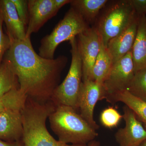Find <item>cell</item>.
Masks as SVG:
<instances>
[{
  "label": "cell",
  "instance_id": "3",
  "mask_svg": "<svg viewBox=\"0 0 146 146\" xmlns=\"http://www.w3.org/2000/svg\"><path fill=\"white\" fill-rule=\"evenodd\" d=\"M138 18L131 0H108L92 27L106 46L110 40L121 33Z\"/></svg>",
  "mask_w": 146,
  "mask_h": 146
},
{
  "label": "cell",
  "instance_id": "1",
  "mask_svg": "<svg viewBox=\"0 0 146 146\" xmlns=\"http://www.w3.org/2000/svg\"><path fill=\"white\" fill-rule=\"evenodd\" d=\"M4 60L17 77L20 91L27 96L53 93L68 62L65 56L52 59L41 57L35 51L31 38L12 42Z\"/></svg>",
  "mask_w": 146,
  "mask_h": 146
},
{
  "label": "cell",
  "instance_id": "26",
  "mask_svg": "<svg viewBox=\"0 0 146 146\" xmlns=\"http://www.w3.org/2000/svg\"><path fill=\"white\" fill-rule=\"evenodd\" d=\"M53 1L54 10L57 13L59 9L63 6L67 4L70 3L71 0H53Z\"/></svg>",
  "mask_w": 146,
  "mask_h": 146
},
{
  "label": "cell",
  "instance_id": "18",
  "mask_svg": "<svg viewBox=\"0 0 146 146\" xmlns=\"http://www.w3.org/2000/svg\"><path fill=\"white\" fill-rule=\"evenodd\" d=\"M113 64V60L107 48L101 42L99 53L92 70L91 80L103 84Z\"/></svg>",
  "mask_w": 146,
  "mask_h": 146
},
{
  "label": "cell",
  "instance_id": "6",
  "mask_svg": "<svg viewBox=\"0 0 146 146\" xmlns=\"http://www.w3.org/2000/svg\"><path fill=\"white\" fill-rule=\"evenodd\" d=\"M72 61L66 77L53 94L59 105L78 108L80 89L82 82V64L77 45L76 38L70 41Z\"/></svg>",
  "mask_w": 146,
  "mask_h": 146
},
{
  "label": "cell",
  "instance_id": "30",
  "mask_svg": "<svg viewBox=\"0 0 146 146\" xmlns=\"http://www.w3.org/2000/svg\"><path fill=\"white\" fill-rule=\"evenodd\" d=\"M17 146H21V145H20V144L18 143V144H17Z\"/></svg>",
  "mask_w": 146,
  "mask_h": 146
},
{
  "label": "cell",
  "instance_id": "29",
  "mask_svg": "<svg viewBox=\"0 0 146 146\" xmlns=\"http://www.w3.org/2000/svg\"><path fill=\"white\" fill-rule=\"evenodd\" d=\"M139 146H146V140L143 141Z\"/></svg>",
  "mask_w": 146,
  "mask_h": 146
},
{
  "label": "cell",
  "instance_id": "7",
  "mask_svg": "<svg viewBox=\"0 0 146 146\" xmlns=\"http://www.w3.org/2000/svg\"><path fill=\"white\" fill-rule=\"evenodd\" d=\"M131 51L115 62L103 85L108 97L127 90L135 74Z\"/></svg>",
  "mask_w": 146,
  "mask_h": 146
},
{
  "label": "cell",
  "instance_id": "31",
  "mask_svg": "<svg viewBox=\"0 0 146 146\" xmlns=\"http://www.w3.org/2000/svg\"></svg>",
  "mask_w": 146,
  "mask_h": 146
},
{
  "label": "cell",
  "instance_id": "17",
  "mask_svg": "<svg viewBox=\"0 0 146 146\" xmlns=\"http://www.w3.org/2000/svg\"><path fill=\"white\" fill-rule=\"evenodd\" d=\"M111 103L121 102L130 108L146 127V102L137 98L127 91L119 92L106 99Z\"/></svg>",
  "mask_w": 146,
  "mask_h": 146
},
{
  "label": "cell",
  "instance_id": "25",
  "mask_svg": "<svg viewBox=\"0 0 146 146\" xmlns=\"http://www.w3.org/2000/svg\"><path fill=\"white\" fill-rule=\"evenodd\" d=\"M137 16L146 15V0H131Z\"/></svg>",
  "mask_w": 146,
  "mask_h": 146
},
{
  "label": "cell",
  "instance_id": "24",
  "mask_svg": "<svg viewBox=\"0 0 146 146\" xmlns=\"http://www.w3.org/2000/svg\"><path fill=\"white\" fill-rule=\"evenodd\" d=\"M3 23L2 16L0 11V65L3 62V58L6 53L11 46V42L7 35L3 31Z\"/></svg>",
  "mask_w": 146,
  "mask_h": 146
},
{
  "label": "cell",
  "instance_id": "23",
  "mask_svg": "<svg viewBox=\"0 0 146 146\" xmlns=\"http://www.w3.org/2000/svg\"><path fill=\"white\" fill-rule=\"evenodd\" d=\"M19 18L27 28L29 23L28 0H11Z\"/></svg>",
  "mask_w": 146,
  "mask_h": 146
},
{
  "label": "cell",
  "instance_id": "19",
  "mask_svg": "<svg viewBox=\"0 0 146 146\" xmlns=\"http://www.w3.org/2000/svg\"><path fill=\"white\" fill-rule=\"evenodd\" d=\"M27 96L20 91L19 88L12 89L0 97V112L9 109L22 110L26 104Z\"/></svg>",
  "mask_w": 146,
  "mask_h": 146
},
{
  "label": "cell",
  "instance_id": "28",
  "mask_svg": "<svg viewBox=\"0 0 146 146\" xmlns=\"http://www.w3.org/2000/svg\"><path fill=\"white\" fill-rule=\"evenodd\" d=\"M100 143L98 141H91L86 146H100Z\"/></svg>",
  "mask_w": 146,
  "mask_h": 146
},
{
  "label": "cell",
  "instance_id": "13",
  "mask_svg": "<svg viewBox=\"0 0 146 146\" xmlns=\"http://www.w3.org/2000/svg\"><path fill=\"white\" fill-rule=\"evenodd\" d=\"M138 18L121 33L110 40L106 48L113 64L131 51L137 33Z\"/></svg>",
  "mask_w": 146,
  "mask_h": 146
},
{
  "label": "cell",
  "instance_id": "27",
  "mask_svg": "<svg viewBox=\"0 0 146 146\" xmlns=\"http://www.w3.org/2000/svg\"><path fill=\"white\" fill-rule=\"evenodd\" d=\"M18 143H10L0 140V146H17Z\"/></svg>",
  "mask_w": 146,
  "mask_h": 146
},
{
  "label": "cell",
  "instance_id": "16",
  "mask_svg": "<svg viewBox=\"0 0 146 146\" xmlns=\"http://www.w3.org/2000/svg\"><path fill=\"white\" fill-rule=\"evenodd\" d=\"M108 1V0H71L70 4L89 25L93 26Z\"/></svg>",
  "mask_w": 146,
  "mask_h": 146
},
{
  "label": "cell",
  "instance_id": "32",
  "mask_svg": "<svg viewBox=\"0 0 146 146\" xmlns=\"http://www.w3.org/2000/svg\"></svg>",
  "mask_w": 146,
  "mask_h": 146
},
{
  "label": "cell",
  "instance_id": "12",
  "mask_svg": "<svg viewBox=\"0 0 146 146\" xmlns=\"http://www.w3.org/2000/svg\"><path fill=\"white\" fill-rule=\"evenodd\" d=\"M22 110L9 109L0 112V140L17 141L23 136Z\"/></svg>",
  "mask_w": 146,
  "mask_h": 146
},
{
  "label": "cell",
  "instance_id": "10",
  "mask_svg": "<svg viewBox=\"0 0 146 146\" xmlns=\"http://www.w3.org/2000/svg\"><path fill=\"white\" fill-rule=\"evenodd\" d=\"M123 112L125 126L115 133V140L119 146H139L146 140V129L129 108L125 106Z\"/></svg>",
  "mask_w": 146,
  "mask_h": 146
},
{
  "label": "cell",
  "instance_id": "9",
  "mask_svg": "<svg viewBox=\"0 0 146 146\" xmlns=\"http://www.w3.org/2000/svg\"><path fill=\"white\" fill-rule=\"evenodd\" d=\"M107 94L102 83L92 80L82 81L78 100V108H80L82 117L96 130L99 128L94 120V108L97 102L106 99Z\"/></svg>",
  "mask_w": 146,
  "mask_h": 146
},
{
  "label": "cell",
  "instance_id": "11",
  "mask_svg": "<svg viewBox=\"0 0 146 146\" xmlns=\"http://www.w3.org/2000/svg\"><path fill=\"white\" fill-rule=\"evenodd\" d=\"M29 23L26 38L37 32L46 23L56 14L53 0H28Z\"/></svg>",
  "mask_w": 146,
  "mask_h": 146
},
{
  "label": "cell",
  "instance_id": "15",
  "mask_svg": "<svg viewBox=\"0 0 146 146\" xmlns=\"http://www.w3.org/2000/svg\"><path fill=\"white\" fill-rule=\"evenodd\" d=\"M135 72L146 68V16L138 17L137 33L132 50Z\"/></svg>",
  "mask_w": 146,
  "mask_h": 146
},
{
  "label": "cell",
  "instance_id": "22",
  "mask_svg": "<svg viewBox=\"0 0 146 146\" xmlns=\"http://www.w3.org/2000/svg\"><path fill=\"white\" fill-rule=\"evenodd\" d=\"M122 118V115L117 110L114 108L109 107L102 111L100 121L105 127L111 129L117 126Z\"/></svg>",
  "mask_w": 146,
  "mask_h": 146
},
{
  "label": "cell",
  "instance_id": "2",
  "mask_svg": "<svg viewBox=\"0 0 146 146\" xmlns=\"http://www.w3.org/2000/svg\"><path fill=\"white\" fill-rule=\"evenodd\" d=\"M49 118L58 141L65 143L86 146L98 136L96 130L70 106L59 105Z\"/></svg>",
  "mask_w": 146,
  "mask_h": 146
},
{
  "label": "cell",
  "instance_id": "4",
  "mask_svg": "<svg viewBox=\"0 0 146 146\" xmlns=\"http://www.w3.org/2000/svg\"><path fill=\"white\" fill-rule=\"evenodd\" d=\"M51 112L50 108L45 106L25 105L22 110L23 146H84L65 143L51 135L46 125Z\"/></svg>",
  "mask_w": 146,
  "mask_h": 146
},
{
  "label": "cell",
  "instance_id": "14",
  "mask_svg": "<svg viewBox=\"0 0 146 146\" xmlns=\"http://www.w3.org/2000/svg\"><path fill=\"white\" fill-rule=\"evenodd\" d=\"M0 11L11 43L25 39L27 28L19 18L11 0L0 1Z\"/></svg>",
  "mask_w": 146,
  "mask_h": 146
},
{
  "label": "cell",
  "instance_id": "20",
  "mask_svg": "<svg viewBox=\"0 0 146 146\" xmlns=\"http://www.w3.org/2000/svg\"><path fill=\"white\" fill-rule=\"evenodd\" d=\"M127 90L134 97L146 102V68L135 72Z\"/></svg>",
  "mask_w": 146,
  "mask_h": 146
},
{
  "label": "cell",
  "instance_id": "5",
  "mask_svg": "<svg viewBox=\"0 0 146 146\" xmlns=\"http://www.w3.org/2000/svg\"><path fill=\"white\" fill-rule=\"evenodd\" d=\"M90 27L82 17L71 7L50 34L40 42L39 55L47 59L54 58L55 52L60 44L72 41Z\"/></svg>",
  "mask_w": 146,
  "mask_h": 146
},
{
  "label": "cell",
  "instance_id": "8",
  "mask_svg": "<svg viewBox=\"0 0 146 146\" xmlns=\"http://www.w3.org/2000/svg\"><path fill=\"white\" fill-rule=\"evenodd\" d=\"M82 64V81L91 80L92 70L100 49V39L96 29L90 27L76 36Z\"/></svg>",
  "mask_w": 146,
  "mask_h": 146
},
{
  "label": "cell",
  "instance_id": "21",
  "mask_svg": "<svg viewBox=\"0 0 146 146\" xmlns=\"http://www.w3.org/2000/svg\"><path fill=\"white\" fill-rule=\"evenodd\" d=\"M16 80L17 77L8 63L5 60H3L0 65V97L17 88Z\"/></svg>",
  "mask_w": 146,
  "mask_h": 146
}]
</instances>
